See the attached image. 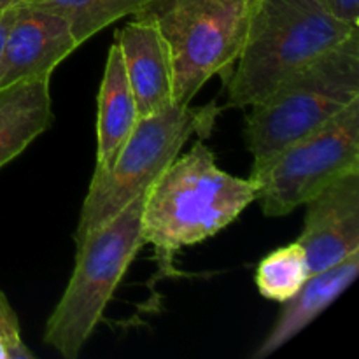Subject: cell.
<instances>
[{"mask_svg": "<svg viewBox=\"0 0 359 359\" xmlns=\"http://www.w3.org/2000/svg\"><path fill=\"white\" fill-rule=\"evenodd\" d=\"M256 198L255 179L221 170L202 140L179 154L149 186L142 210V244L154 248L160 276H175V252L219 233Z\"/></svg>", "mask_w": 359, "mask_h": 359, "instance_id": "1", "label": "cell"}, {"mask_svg": "<svg viewBox=\"0 0 359 359\" xmlns=\"http://www.w3.org/2000/svg\"><path fill=\"white\" fill-rule=\"evenodd\" d=\"M358 32L319 0H256L237 67L228 77V104L237 109L256 104Z\"/></svg>", "mask_w": 359, "mask_h": 359, "instance_id": "2", "label": "cell"}, {"mask_svg": "<svg viewBox=\"0 0 359 359\" xmlns=\"http://www.w3.org/2000/svg\"><path fill=\"white\" fill-rule=\"evenodd\" d=\"M359 98V32L249 105L245 144L252 168L339 116Z\"/></svg>", "mask_w": 359, "mask_h": 359, "instance_id": "3", "label": "cell"}, {"mask_svg": "<svg viewBox=\"0 0 359 359\" xmlns=\"http://www.w3.org/2000/svg\"><path fill=\"white\" fill-rule=\"evenodd\" d=\"M147 193V191H146ZM146 193L77 245L72 277L49 316L44 344L65 359H76L104 318L116 287L142 248Z\"/></svg>", "mask_w": 359, "mask_h": 359, "instance_id": "4", "label": "cell"}, {"mask_svg": "<svg viewBox=\"0 0 359 359\" xmlns=\"http://www.w3.org/2000/svg\"><path fill=\"white\" fill-rule=\"evenodd\" d=\"M217 112L214 104L200 109L172 104L156 114L139 118L112 167L91 177L74 233L76 248L91 231L146 193L181 154L191 135H209Z\"/></svg>", "mask_w": 359, "mask_h": 359, "instance_id": "5", "label": "cell"}, {"mask_svg": "<svg viewBox=\"0 0 359 359\" xmlns=\"http://www.w3.org/2000/svg\"><path fill=\"white\" fill-rule=\"evenodd\" d=\"M248 0H153L135 16L158 27L174 70V104L191 105L216 74L230 77L248 32Z\"/></svg>", "mask_w": 359, "mask_h": 359, "instance_id": "6", "label": "cell"}, {"mask_svg": "<svg viewBox=\"0 0 359 359\" xmlns=\"http://www.w3.org/2000/svg\"><path fill=\"white\" fill-rule=\"evenodd\" d=\"M359 172V98L321 128L302 137L251 170L266 217L305 205L332 182Z\"/></svg>", "mask_w": 359, "mask_h": 359, "instance_id": "7", "label": "cell"}, {"mask_svg": "<svg viewBox=\"0 0 359 359\" xmlns=\"http://www.w3.org/2000/svg\"><path fill=\"white\" fill-rule=\"evenodd\" d=\"M304 230L297 242L311 273L332 269L359 252V172H351L305 203Z\"/></svg>", "mask_w": 359, "mask_h": 359, "instance_id": "8", "label": "cell"}, {"mask_svg": "<svg viewBox=\"0 0 359 359\" xmlns=\"http://www.w3.org/2000/svg\"><path fill=\"white\" fill-rule=\"evenodd\" d=\"M77 48L79 44L63 18L21 4L0 56V88L51 76Z\"/></svg>", "mask_w": 359, "mask_h": 359, "instance_id": "9", "label": "cell"}, {"mask_svg": "<svg viewBox=\"0 0 359 359\" xmlns=\"http://www.w3.org/2000/svg\"><path fill=\"white\" fill-rule=\"evenodd\" d=\"M114 42L121 49L139 118L170 107L174 104V70L168 46L156 25L147 18L133 16L116 32Z\"/></svg>", "mask_w": 359, "mask_h": 359, "instance_id": "10", "label": "cell"}, {"mask_svg": "<svg viewBox=\"0 0 359 359\" xmlns=\"http://www.w3.org/2000/svg\"><path fill=\"white\" fill-rule=\"evenodd\" d=\"M358 272L359 252L349 256L332 269L312 273L307 283L300 287V291L293 298L284 302L279 319L265 337V340L259 344L252 358L263 359L270 356L279 351L284 344L294 339L298 333L304 332L340 294L349 290L351 284L356 280Z\"/></svg>", "mask_w": 359, "mask_h": 359, "instance_id": "11", "label": "cell"}, {"mask_svg": "<svg viewBox=\"0 0 359 359\" xmlns=\"http://www.w3.org/2000/svg\"><path fill=\"white\" fill-rule=\"evenodd\" d=\"M137 121L139 112L126 77L121 49L116 42H112L98 91L97 163L93 175L102 174L112 167Z\"/></svg>", "mask_w": 359, "mask_h": 359, "instance_id": "12", "label": "cell"}, {"mask_svg": "<svg viewBox=\"0 0 359 359\" xmlns=\"http://www.w3.org/2000/svg\"><path fill=\"white\" fill-rule=\"evenodd\" d=\"M51 76L0 88V168L23 153L53 121Z\"/></svg>", "mask_w": 359, "mask_h": 359, "instance_id": "13", "label": "cell"}, {"mask_svg": "<svg viewBox=\"0 0 359 359\" xmlns=\"http://www.w3.org/2000/svg\"><path fill=\"white\" fill-rule=\"evenodd\" d=\"M153 0H25L23 4L58 14L69 23L77 44L125 16H135Z\"/></svg>", "mask_w": 359, "mask_h": 359, "instance_id": "14", "label": "cell"}, {"mask_svg": "<svg viewBox=\"0 0 359 359\" xmlns=\"http://www.w3.org/2000/svg\"><path fill=\"white\" fill-rule=\"evenodd\" d=\"M311 276L305 249L294 241L272 251L258 263L255 283L262 297L284 304L300 291Z\"/></svg>", "mask_w": 359, "mask_h": 359, "instance_id": "15", "label": "cell"}, {"mask_svg": "<svg viewBox=\"0 0 359 359\" xmlns=\"http://www.w3.org/2000/svg\"><path fill=\"white\" fill-rule=\"evenodd\" d=\"M342 23L359 28V0H319Z\"/></svg>", "mask_w": 359, "mask_h": 359, "instance_id": "16", "label": "cell"}, {"mask_svg": "<svg viewBox=\"0 0 359 359\" xmlns=\"http://www.w3.org/2000/svg\"><path fill=\"white\" fill-rule=\"evenodd\" d=\"M13 335H21L20 319H18L16 312H14L13 305L9 304L6 294L0 291V339Z\"/></svg>", "mask_w": 359, "mask_h": 359, "instance_id": "17", "label": "cell"}, {"mask_svg": "<svg viewBox=\"0 0 359 359\" xmlns=\"http://www.w3.org/2000/svg\"><path fill=\"white\" fill-rule=\"evenodd\" d=\"M34 353L25 346L21 335L0 339V359H34Z\"/></svg>", "mask_w": 359, "mask_h": 359, "instance_id": "18", "label": "cell"}, {"mask_svg": "<svg viewBox=\"0 0 359 359\" xmlns=\"http://www.w3.org/2000/svg\"><path fill=\"white\" fill-rule=\"evenodd\" d=\"M18 7H11V9L0 11V56H2L4 46H6L7 34H9V28L13 25L14 16H16Z\"/></svg>", "mask_w": 359, "mask_h": 359, "instance_id": "19", "label": "cell"}, {"mask_svg": "<svg viewBox=\"0 0 359 359\" xmlns=\"http://www.w3.org/2000/svg\"><path fill=\"white\" fill-rule=\"evenodd\" d=\"M25 0H0V11L11 9V7H18L21 6Z\"/></svg>", "mask_w": 359, "mask_h": 359, "instance_id": "20", "label": "cell"}, {"mask_svg": "<svg viewBox=\"0 0 359 359\" xmlns=\"http://www.w3.org/2000/svg\"><path fill=\"white\" fill-rule=\"evenodd\" d=\"M248 2H249V6H252V4H255L256 0H248Z\"/></svg>", "mask_w": 359, "mask_h": 359, "instance_id": "21", "label": "cell"}]
</instances>
